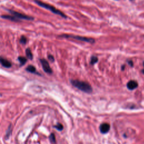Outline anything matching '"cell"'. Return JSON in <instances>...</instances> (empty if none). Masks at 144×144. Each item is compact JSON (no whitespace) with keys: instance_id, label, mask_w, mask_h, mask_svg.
I'll return each mask as SVG.
<instances>
[{"instance_id":"obj_6","label":"cell","mask_w":144,"mask_h":144,"mask_svg":"<svg viewBox=\"0 0 144 144\" xmlns=\"http://www.w3.org/2000/svg\"><path fill=\"white\" fill-rule=\"evenodd\" d=\"M110 128V126L109 123H102L100 126V131L102 133H106L109 131Z\"/></svg>"},{"instance_id":"obj_5","label":"cell","mask_w":144,"mask_h":144,"mask_svg":"<svg viewBox=\"0 0 144 144\" xmlns=\"http://www.w3.org/2000/svg\"><path fill=\"white\" fill-rule=\"evenodd\" d=\"M40 62H41L42 66V68L43 70L45 71V72H46V73L48 74H51L52 73V70L51 68L50 67L49 63L46 59H40Z\"/></svg>"},{"instance_id":"obj_9","label":"cell","mask_w":144,"mask_h":144,"mask_svg":"<svg viewBox=\"0 0 144 144\" xmlns=\"http://www.w3.org/2000/svg\"><path fill=\"white\" fill-rule=\"evenodd\" d=\"M1 17L3 19H7V20L12 21V22H20V19H17V17H14V16H11V15H3L1 16Z\"/></svg>"},{"instance_id":"obj_1","label":"cell","mask_w":144,"mask_h":144,"mask_svg":"<svg viewBox=\"0 0 144 144\" xmlns=\"http://www.w3.org/2000/svg\"><path fill=\"white\" fill-rule=\"evenodd\" d=\"M70 83L74 87L79 89L85 93H90L92 92V88L91 86L88 83L78 80H71Z\"/></svg>"},{"instance_id":"obj_11","label":"cell","mask_w":144,"mask_h":144,"mask_svg":"<svg viewBox=\"0 0 144 144\" xmlns=\"http://www.w3.org/2000/svg\"><path fill=\"white\" fill-rule=\"evenodd\" d=\"M25 54L27 56V58L29 60H32L33 58V54H32L31 51H30V48H27L25 50Z\"/></svg>"},{"instance_id":"obj_8","label":"cell","mask_w":144,"mask_h":144,"mask_svg":"<svg viewBox=\"0 0 144 144\" xmlns=\"http://www.w3.org/2000/svg\"><path fill=\"white\" fill-rule=\"evenodd\" d=\"M0 62H1V64L3 67L5 68H10L12 65L11 63L10 62L9 60H6L4 58H3L1 57V59H0Z\"/></svg>"},{"instance_id":"obj_7","label":"cell","mask_w":144,"mask_h":144,"mask_svg":"<svg viewBox=\"0 0 144 144\" xmlns=\"http://www.w3.org/2000/svg\"><path fill=\"white\" fill-rule=\"evenodd\" d=\"M127 87L128 89L130 90H135L138 87V83L135 81H130L127 83Z\"/></svg>"},{"instance_id":"obj_12","label":"cell","mask_w":144,"mask_h":144,"mask_svg":"<svg viewBox=\"0 0 144 144\" xmlns=\"http://www.w3.org/2000/svg\"><path fill=\"white\" fill-rule=\"evenodd\" d=\"M17 59H18L19 62H20L21 65H23L25 64L27 61V59H26L25 58L23 57V56H19V57L17 58Z\"/></svg>"},{"instance_id":"obj_21","label":"cell","mask_w":144,"mask_h":144,"mask_svg":"<svg viewBox=\"0 0 144 144\" xmlns=\"http://www.w3.org/2000/svg\"><path fill=\"white\" fill-rule=\"evenodd\" d=\"M130 1H133V0H130Z\"/></svg>"},{"instance_id":"obj_10","label":"cell","mask_w":144,"mask_h":144,"mask_svg":"<svg viewBox=\"0 0 144 144\" xmlns=\"http://www.w3.org/2000/svg\"><path fill=\"white\" fill-rule=\"evenodd\" d=\"M26 70H27V72L31 73L38 74V75H40V74L38 73H37L36 69H35V68L34 67V66L32 65H28V67H27V68H26Z\"/></svg>"},{"instance_id":"obj_4","label":"cell","mask_w":144,"mask_h":144,"mask_svg":"<svg viewBox=\"0 0 144 144\" xmlns=\"http://www.w3.org/2000/svg\"><path fill=\"white\" fill-rule=\"evenodd\" d=\"M8 11L12 14L13 16L17 17L19 19H23V20H33L35 18L32 17H30V16L26 15L25 14H22V13L17 12V11L11 10H7Z\"/></svg>"},{"instance_id":"obj_17","label":"cell","mask_w":144,"mask_h":144,"mask_svg":"<svg viewBox=\"0 0 144 144\" xmlns=\"http://www.w3.org/2000/svg\"><path fill=\"white\" fill-rule=\"evenodd\" d=\"M11 126H10V127H9V128H8V130L7 132H6V135H5V137L7 139V138H9V137H10V135H11Z\"/></svg>"},{"instance_id":"obj_13","label":"cell","mask_w":144,"mask_h":144,"mask_svg":"<svg viewBox=\"0 0 144 144\" xmlns=\"http://www.w3.org/2000/svg\"><path fill=\"white\" fill-rule=\"evenodd\" d=\"M98 58L96 56H91V61H90V64L91 65H94L96 64V63H98Z\"/></svg>"},{"instance_id":"obj_3","label":"cell","mask_w":144,"mask_h":144,"mask_svg":"<svg viewBox=\"0 0 144 144\" xmlns=\"http://www.w3.org/2000/svg\"><path fill=\"white\" fill-rule=\"evenodd\" d=\"M59 37L65 38H73L74 40H77L78 41L85 42L90 43L91 44H93L95 42V40L92 38H88V37H86L83 36H80V35H59Z\"/></svg>"},{"instance_id":"obj_2","label":"cell","mask_w":144,"mask_h":144,"mask_svg":"<svg viewBox=\"0 0 144 144\" xmlns=\"http://www.w3.org/2000/svg\"><path fill=\"white\" fill-rule=\"evenodd\" d=\"M34 1H35V4H37L38 6H41V7L43 8H45V9L51 11V12L54 13V14L59 15L60 16V17H63V18H65V19L67 18V16L65 15L64 13L61 12V11H60L59 10H58L56 8L51 5H49L48 4H46V3L42 2V1H40V0H34Z\"/></svg>"},{"instance_id":"obj_18","label":"cell","mask_w":144,"mask_h":144,"mask_svg":"<svg viewBox=\"0 0 144 144\" xmlns=\"http://www.w3.org/2000/svg\"><path fill=\"white\" fill-rule=\"evenodd\" d=\"M48 59L51 62H54L55 61L54 57L52 55H49L48 56Z\"/></svg>"},{"instance_id":"obj_20","label":"cell","mask_w":144,"mask_h":144,"mask_svg":"<svg viewBox=\"0 0 144 144\" xmlns=\"http://www.w3.org/2000/svg\"><path fill=\"white\" fill-rule=\"evenodd\" d=\"M124 69V66H123V67H122V70H123V69Z\"/></svg>"},{"instance_id":"obj_16","label":"cell","mask_w":144,"mask_h":144,"mask_svg":"<svg viewBox=\"0 0 144 144\" xmlns=\"http://www.w3.org/2000/svg\"><path fill=\"white\" fill-rule=\"evenodd\" d=\"M54 127L58 131H62L63 129V126L60 123H58L56 126H54Z\"/></svg>"},{"instance_id":"obj_14","label":"cell","mask_w":144,"mask_h":144,"mask_svg":"<svg viewBox=\"0 0 144 144\" xmlns=\"http://www.w3.org/2000/svg\"><path fill=\"white\" fill-rule=\"evenodd\" d=\"M27 38H26L25 36H24V35H22V36L20 37V40H19V42L22 45H25L26 43H27Z\"/></svg>"},{"instance_id":"obj_15","label":"cell","mask_w":144,"mask_h":144,"mask_svg":"<svg viewBox=\"0 0 144 144\" xmlns=\"http://www.w3.org/2000/svg\"><path fill=\"white\" fill-rule=\"evenodd\" d=\"M49 139L52 143H56V137H55V135H54V133H51V135H50L49 137Z\"/></svg>"},{"instance_id":"obj_19","label":"cell","mask_w":144,"mask_h":144,"mask_svg":"<svg viewBox=\"0 0 144 144\" xmlns=\"http://www.w3.org/2000/svg\"><path fill=\"white\" fill-rule=\"evenodd\" d=\"M128 63L129 65H130V66H131V67H132V66H133V62H132V61H131V60H129V61H128Z\"/></svg>"},{"instance_id":"obj_22","label":"cell","mask_w":144,"mask_h":144,"mask_svg":"<svg viewBox=\"0 0 144 144\" xmlns=\"http://www.w3.org/2000/svg\"></svg>"}]
</instances>
